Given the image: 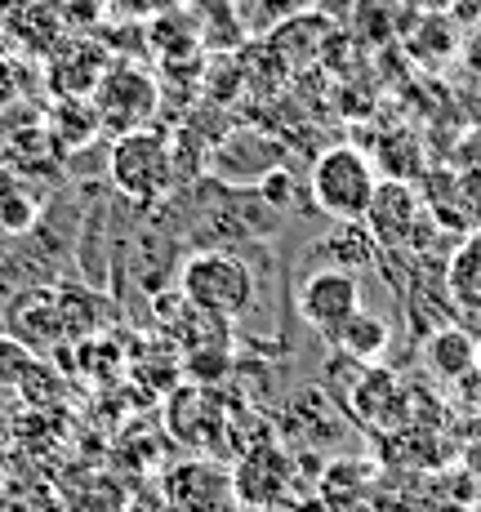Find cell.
I'll return each instance as SVG.
<instances>
[{
	"instance_id": "cell-1",
	"label": "cell",
	"mask_w": 481,
	"mask_h": 512,
	"mask_svg": "<svg viewBox=\"0 0 481 512\" xmlns=\"http://www.w3.org/2000/svg\"><path fill=\"white\" fill-rule=\"evenodd\" d=\"M375 187H379L375 156H366L352 143L326 147V152L312 161V174H308L312 201H317V210L330 214L335 223H361L366 219L370 201H375Z\"/></svg>"
},
{
	"instance_id": "cell-2",
	"label": "cell",
	"mask_w": 481,
	"mask_h": 512,
	"mask_svg": "<svg viewBox=\"0 0 481 512\" xmlns=\"http://www.w3.org/2000/svg\"><path fill=\"white\" fill-rule=\"evenodd\" d=\"M107 179L134 205H156L174 187V143L156 125L121 134L107 152Z\"/></svg>"
},
{
	"instance_id": "cell-3",
	"label": "cell",
	"mask_w": 481,
	"mask_h": 512,
	"mask_svg": "<svg viewBox=\"0 0 481 512\" xmlns=\"http://www.w3.org/2000/svg\"><path fill=\"white\" fill-rule=\"evenodd\" d=\"M179 290L188 294L196 312L214 321H241L254 308L250 268L228 250H201L179 268Z\"/></svg>"
},
{
	"instance_id": "cell-4",
	"label": "cell",
	"mask_w": 481,
	"mask_h": 512,
	"mask_svg": "<svg viewBox=\"0 0 481 512\" xmlns=\"http://www.w3.org/2000/svg\"><path fill=\"white\" fill-rule=\"evenodd\" d=\"M90 103H94L98 121H103V134L121 139V134L147 130L156 121V112H161V85L139 63H112L103 72V81L94 85Z\"/></svg>"
},
{
	"instance_id": "cell-5",
	"label": "cell",
	"mask_w": 481,
	"mask_h": 512,
	"mask_svg": "<svg viewBox=\"0 0 481 512\" xmlns=\"http://www.w3.org/2000/svg\"><path fill=\"white\" fill-rule=\"evenodd\" d=\"M156 499L165 504V512H245L237 504L232 468L214 455L170 464L156 481Z\"/></svg>"
},
{
	"instance_id": "cell-6",
	"label": "cell",
	"mask_w": 481,
	"mask_h": 512,
	"mask_svg": "<svg viewBox=\"0 0 481 512\" xmlns=\"http://www.w3.org/2000/svg\"><path fill=\"white\" fill-rule=\"evenodd\" d=\"M361 308H366V299H361V281H357V272H348V268L308 272L303 285H299V294H294V312H299V321L317 330L326 343H335L339 330L348 326Z\"/></svg>"
},
{
	"instance_id": "cell-7",
	"label": "cell",
	"mask_w": 481,
	"mask_h": 512,
	"mask_svg": "<svg viewBox=\"0 0 481 512\" xmlns=\"http://www.w3.org/2000/svg\"><path fill=\"white\" fill-rule=\"evenodd\" d=\"M232 486L245 512H286L294 499V459L272 441H259L232 464Z\"/></svg>"
},
{
	"instance_id": "cell-8",
	"label": "cell",
	"mask_w": 481,
	"mask_h": 512,
	"mask_svg": "<svg viewBox=\"0 0 481 512\" xmlns=\"http://www.w3.org/2000/svg\"><path fill=\"white\" fill-rule=\"evenodd\" d=\"M361 223H366V232L375 236V245H384V250L410 245L415 241V228H419V192L401 179H379L375 201H370Z\"/></svg>"
},
{
	"instance_id": "cell-9",
	"label": "cell",
	"mask_w": 481,
	"mask_h": 512,
	"mask_svg": "<svg viewBox=\"0 0 481 512\" xmlns=\"http://www.w3.org/2000/svg\"><path fill=\"white\" fill-rule=\"evenodd\" d=\"M5 330L14 339H23L27 348L41 357L54 343H63L67 321H63V294L58 290H23L14 303H9Z\"/></svg>"
},
{
	"instance_id": "cell-10",
	"label": "cell",
	"mask_w": 481,
	"mask_h": 512,
	"mask_svg": "<svg viewBox=\"0 0 481 512\" xmlns=\"http://www.w3.org/2000/svg\"><path fill=\"white\" fill-rule=\"evenodd\" d=\"M107 49L94 41H67L49 54L45 63V90L54 98H90L94 85L107 72Z\"/></svg>"
},
{
	"instance_id": "cell-11",
	"label": "cell",
	"mask_w": 481,
	"mask_h": 512,
	"mask_svg": "<svg viewBox=\"0 0 481 512\" xmlns=\"http://www.w3.org/2000/svg\"><path fill=\"white\" fill-rule=\"evenodd\" d=\"M41 125H45V134L54 139V147L63 156L85 152V147L103 134V121H98L90 98H54V103L45 107V121Z\"/></svg>"
},
{
	"instance_id": "cell-12",
	"label": "cell",
	"mask_w": 481,
	"mask_h": 512,
	"mask_svg": "<svg viewBox=\"0 0 481 512\" xmlns=\"http://www.w3.org/2000/svg\"><path fill=\"white\" fill-rule=\"evenodd\" d=\"M477 348H481V343L468 330L446 326V330L428 334L424 361H428V370H433L437 379L459 383V379H468V374H477Z\"/></svg>"
},
{
	"instance_id": "cell-13",
	"label": "cell",
	"mask_w": 481,
	"mask_h": 512,
	"mask_svg": "<svg viewBox=\"0 0 481 512\" xmlns=\"http://www.w3.org/2000/svg\"><path fill=\"white\" fill-rule=\"evenodd\" d=\"M388 343H392V326L384 317H375V312L361 308L357 317L339 330V339L330 343V348H339V357L357 361V366H375V361L388 352Z\"/></svg>"
},
{
	"instance_id": "cell-14",
	"label": "cell",
	"mask_w": 481,
	"mask_h": 512,
	"mask_svg": "<svg viewBox=\"0 0 481 512\" xmlns=\"http://www.w3.org/2000/svg\"><path fill=\"white\" fill-rule=\"evenodd\" d=\"M446 290L459 312L481 317V232H473L446 263Z\"/></svg>"
},
{
	"instance_id": "cell-15",
	"label": "cell",
	"mask_w": 481,
	"mask_h": 512,
	"mask_svg": "<svg viewBox=\"0 0 481 512\" xmlns=\"http://www.w3.org/2000/svg\"><path fill=\"white\" fill-rule=\"evenodd\" d=\"M41 219V196L32 192V179L5 170L0 174V232L27 236Z\"/></svg>"
},
{
	"instance_id": "cell-16",
	"label": "cell",
	"mask_w": 481,
	"mask_h": 512,
	"mask_svg": "<svg viewBox=\"0 0 481 512\" xmlns=\"http://www.w3.org/2000/svg\"><path fill=\"white\" fill-rule=\"evenodd\" d=\"M375 170H384L388 179H401V183L419 179V174H424V152H419V139L410 130L384 134L379 147H375Z\"/></svg>"
},
{
	"instance_id": "cell-17",
	"label": "cell",
	"mask_w": 481,
	"mask_h": 512,
	"mask_svg": "<svg viewBox=\"0 0 481 512\" xmlns=\"http://www.w3.org/2000/svg\"><path fill=\"white\" fill-rule=\"evenodd\" d=\"M375 250L379 245H375V236L366 232V223H339V232L321 241V254L330 259V268H348V272L366 268V263L375 259Z\"/></svg>"
},
{
	"instance_id": "cell-18",
	"label": "cell",
	"mask_w": 481,
	"mask_h": 512,
	"mask_svg": "<svg viewBox=\"0 0 481 512\" xmlns=\"http://www.w3.org/2000/svg\"><path fill=\"white\" fill-rule=\"evenodd\" d=\"M36 361H41V357H36V352L27 348L23 339H14L9 330L0 334V388H5V392H18V388H23V379L32 374Z\"/></svg>"
},
{
	"instance_id": "cell-19",
	"label": "cell",
	"mask_w": 481,
	"mask_h": 512,
	"mask_svg": "<svg viewBox=\"0 0 481 512\" xmlns=\"http://www.w3.org/2000/svg\"><path fill=\"white\" fill-rule=\"evenodd\" d=\"M259 5V18L263 23H286V18L303 14V9H312L317 0H254Z\"/></svg>"
},
{
	"instance_id": "cell-20",
	"label": "cell",
	"mask_w": 481,
	"mask_h": 512,
	"mask_svg": "<svg viewBox=\"0 0 481 512\" xmlns=\"http://www.w3.org/2000/svg\"><path fill=\"white\" fill-rule=\"evenodd\" d=\"M179 5V0H116V9L121 14H139V18H161V14H170V9Z\"/></svg>"
},
{
	"instance_id": "cell-21",
	"label": "cell",
	"mask_w": 481,
	"mask_h": 512,
	"mask_svg": "<svg viewBox=\"0 0 481 512\" xmlns=\"http://www.w3.org/2000/svg\"><path fill=\"white\" fill-rule=\"evenodd\" d=\"M125 512H165V504H161V499H130V508H125Z\"/></svg>"
},
{
	"instance_id": "cell-22",
	"label": "cell",
	"mask_w": 481,
	"mask_h": 512,
	"mask_svg": "<svg viewBox=\"0 0 481 512\" xmlns=\"http://www.w3.org/2000/svg\"><path fill=\"white\" fill-rule=\"evenodd\" d=\"M9 170V161H5V143H0V174H5Z\"/></svg>"
},
{
	"instance_id": "cell-23",
	"label": "cell",
	"mask_w": 481,
	"mask_h": 512,
	"mask_svg": "<svg viewBox=\"0 0 481 512\" xmlns=\"http://www.w3.org/2000/svg\"><path fill=\"white\" fill-rule=\"evenodd\" d=\"M477 379H481V348H477Z\"/></svg>"
}]
</instances>
